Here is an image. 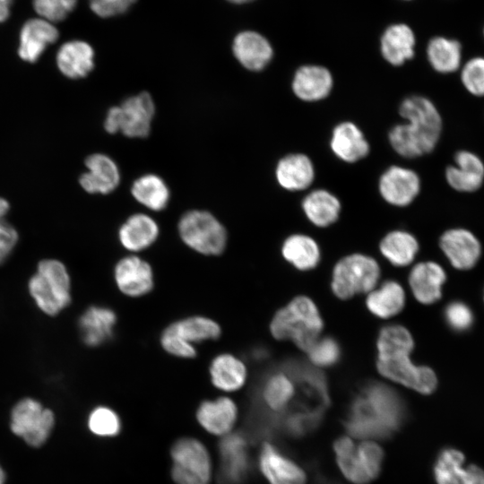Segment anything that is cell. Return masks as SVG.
I'll return each instance as SVG.
<instances>
[{
    "label": "cell",
    "instance_id": "cell-1",
    "mask_svg": "<svg viewBox=\"0 0 484 484\" xmlns=\"http://www.w3.org/2000/svg\"><path fill=\"white\" fill-rule=\"evenodd\" d=\"M405 417L402 398L390 387L372 383L352 401L344 426L354 436L382 439L397 431Z\"/></svg>",
    "mask_w": 484,
    "mask_h": 484
},
{
    "label": "cell",
    "instance_id": "cell-2",
    "mask_svg": "<svg viewBox=\"0 0 484 484\" xmlns=\"http://www.w3.org/2000/svg\"><path fill=\"white\" fill-rule=\"evenodd\" d=\"M414 340L400 324L383 327L376 341V368L385 378L422 394L432 393L437 385L436 375L427 366L415 365L411 359Z\"/></svg>",
    "mask_w": 484,
    "mask_h": 484
},
{
    "label": "cell",
    "instance_id": "cell-3",
    "mask_svg": "<svg viewBox=\"0 0 484 484\" xmlns=\"http://www.w3.org/2000/svg\"><path fill=\"white\" fill-rule=\"evenodd\" d=\"M399 114L406 123L389 131L393 149L405 158L431 152L442 132V118L435 105L426 97L413 95L402 101Z\"/></svg>",
    "mask_w": 484,
    "mask_h": 484
},
{
    "label": "cell",
    "instance_id": "cell-4",
    "mask_svg": "<svg viewBox=\"0 0 484 484\" xmlns=\"http://www.w3.org/2000/svg\"><path fill=\"white\" fill-rule=\"evenodd\" d=\"M323 327L316 305L306 296L294 298L274 314L270 323L273 338L291 341L306 352L320 338Z\"/></svg>",
    "mask_w": 484,
    "mask_h": 484
},
{
    "label": "cell",
    "instance_id": "cell-5",
    "mask_svg": "<svg viewBox=\"0 0 484 484\" xmlns=\"http://www.w3.org/2000/svg\"><path fill=\"white\" fill-rule=\"evenodd\" d=\"M29 292L38 307L56 315L72 300L71 278L65 265L56 259H44L28 283Z\"/></svg>",
    "mask_w": 484,
    "mask_h": 484
},
{
    "label": "cell",
    "instance_id": "cell-6",
    "mask_svg": "<svg viewBox=\"0 0 484 484\" xmlns=\"http://www.w3.org/2000/svg\"><path fill=\"white\" fill-rule=\"evenodd\" d=\"M177 231L181 241L202 255H220L228 245L225 227L206 211L192 210L185 212L179 219Z\"/></svg>",
    "mask_w": 484,
    "mask_h": 484
},
{
    "label": "cell",
    "instance_id": "cell-7",
    "mask_svg": "<svg viewBox=\"0 0 484 484\" xmlns=\"http://www.w3.org/2000/svg\"><path fill=\"white\" fill-rule=\"evenodd\" d=\"M333 449L341 471L352 483L367 484L379 475L384 453L376 443L356 444L342 436L335 441Z\"/></svg>",
    "mask_w": 484,
    "mask_h": 484
},
{
    "label": "cell",
    "instance_id": "cell-8",
    "mask_svg": "<svg viewBox=\"0 0 484 484\" xmlns=\"http://www.w3.org/2000/svg\"><path fill=\"white\" fill-rule=\"evenodd\" d=\"M380 267L371 256L353 254L341 259L334 266L331 288L341 299L368 293L376 287Z\"/></svg>",
    "mask_w": 484,
    "mask_h": 484
},
{
    "label": "cell",
    "instance_id": "cell-9",
    "mask_svg": "<svg viewBox=\"0 0 484 484\" xmlns=\"http://www.w3.org/2000/svg\"><path fill=\"white\" fill-rule=\"evenodd\" d=\"M155 113L151 96L145 91L125 99L108 109L104 128L109 134L122 133L131 138L146 137Z\"/></svg>",
    "mask_w": 484,
    "mask_h": 484
},
{
    "label": "cell",
    "instance_id": "cell-10",
    "mask_svg": "<svg viewBox=\"0 0 484 484\" xmlns=\"http://www.w3.org/2000/svg\"><path fill=\"white\" fill-rule=\"evenodd\" d=\"M171 477L176 484H210L212 466L205 445L194 437H181L171 446Z\"/></svg>",
    "mask_w": 484,
    "mask_h": 484
},
{
    "label": "cell",
    "instance_id": "cell-11",
    "mask_svg": "<svg viewBox=\"0 0 484 484\" xmlns=\"http://www.w3.org/2000/svg\"><path fill=\"white\" fill-rule=\"evenodd\" d=\"M54 425L53 411L32 398L22 399L11 412L13 433L33 447H39L48 440Z\"/></svg>",
    "mask_w": 484,
    "mask_h": 484
},
{
    "label": "cell",
    "instance_id": "cell-12",
    "mask_svg": "<svg viewBox=\"0 0 484 484\" xmlns=\"http://www.w3.org/2000/svg\"><path fill=\"white\" fill-rule=\"evenodd\" d=\"M113 279L117 290L132 298L150 294L155 286L151 264L135 254H128L117 261L113 269Z\"/></svg>",
    "mask_w": 484,
    "mask_h": 484
},
{
    "label": "cell",
    "instance_id": "cell-13",
    "mask_svg": "<svg viewBox=\"0 0 484 484\" xmlns=\"http://www.w3.org/2000/svg\"><path fill=\"white\" fill-rule=\"evenodd\" d=\"M220 484H241L248 476L250 459L244 435L230 432L219 444Z\"/></svg>",
    "mask_w": 484,
    "mask_h": 484
},
{
    "label": "cell",
    "instance_id": "cell-14",
    "mask_svg": "<svg viewBox=\"0 0 484 484\" xmlns=\"http://www.w3.org/2000/svg\"><path fill=\"white\" fill-rule=\"evenodd\" d=\"M443 253L453 267L470 270L479 262L481 245L476 236L465 229H451L443 233L439 240Z\"/></svg>",
    "mask_w": 484,
    "mask_h": 484
},
{
    "label": "cell",
    "instance_id": "cell-15",
    "mask_svg": "<svg viewBox=\"0 0 484 484\" xmlns=\"http://www.w3.org/2000/svg\"><path fill=\"white\" fill-rule=\"evenodd\" d=\"M378 186L381 196L388 203L406 206L419 194L420 179L412 169L392 166L382 174Z\"/></svg>",
    "mask_w": 484,
    "mask_h": 484
},
{
    "label": "cell",
    "instance_id": "cell-16",
    "mask_svg": "<svg viewBox=\"0 0 484 484\" xmlns=\"http://www.w3.org/2000/svg\"><path fill=\"white\" fill-rule=\"evenodd\" d=\"M117 324L116 311L103 305L88 307L78 321L81 338L85 345L91 348L109 341L114 337Z\"/></svg>",
    "mask_w": 484,
    "mask_h": 484
},
{
    "label": "cell",
    "instance_id": "cell-17",
    "mask_svg": "<svg viewBox=\"0 0 484 484\" xmlns=\"http://www.w3.org/2000/svg\"><path fill=\"white\" fill-rule=\"evenodd\" d=\"M416 35L406 22H397L385 26L380 35L379 47L383 58L393 66H401L415 56Z\"/></svg>",
    "mask_w": 484,
    "mask_h": 484
},
{
    "label": "cell",
    "instance_id": "cell-18",
    "mask_svg": "<svg viewBox=\"0 0 484 484\" xmlns=\"http://www.w3.org/2000/svg\"><path fill=\"white\" fill-rule=\"evenodd\" d=\"M238 406L229 396L203 401L195 412L200 426L208 433L223 436L230 432L238 419Z\"/></svg>",
    "mask_w": 484,
    "mask_h": 484
},
{
    "label": "cell",
    "instance_id": "cell-19",
    "mask_svg": "<svg viewBox=\"0 0 484 484\" xmlns=\"http://www.w3.org/2000/svg\"><path fill=\"white\" fill-rule=\"evenodd\" d=\"M259 468L270 484H306L304 471L270 443L262 446Z\"/></svg>",
    "mask_w": 484,
    "mask_h": 484
},
{
    "label": "cell",
    "instance_id": "cell-20",
    "mask_svg": "<svg viewBox=\"0 0 484 484\" xmlns=\"http://www.w3.org/2000/svg\"><path fill=\"white\" fill-rule=\"evenodd\" d=\"M464 464L462 452L448 448L437 457L434 473L437 484H484V471L480 467Z\"/></svg>",
    "mask_w": 484,
    "mask_h": 484
},
{
    "label": "cell",
    "instance_id": "cell-21",
    "mask_svg": "<svg viewBox=\"0 0 484 484\" xmlns=\"http://www.w3.org/2000/svg\"><path fill=\"white\" fill-rule=\"evenodd\" d=\"M160 227L157 221L145 213H134L119 227L117 238L121 246L129 254L141 253L150 248L158 239Z\"/></svg>",
    "mask_w": 484,
    "mask_h": 484
},
{
    "label": "cell",
    "instance_id": "cell-22",
    "mask_svg": "<svg viewBox=\"0 0 484 484\" xmlns=\"http://www.w3.org/2000/svg\"><path fill=\"white\" fill-rule=\"evenodd\" d=\"M88 171L79 179L81 186L89 194H107L120 182V172L116 162L108 155L94 153L85 160Z\"/></svg>",
    "mask_w": 484,
    "mask_h": 484
},
{
    "label": "cell",
    "instance_id": "cell-23",
    "mask_svg": "<svg viewBox=\"0 0 484 484\" xmlns=\"http://www.w3.org/2000/svg\"><path fill=\"white\" fill-rule=\"evenodd\" d=\"M446 281L443 267L436 262L418 263L409 274V284L414 298L423 305H431L442 297Z\"/></svg>",
    "mask_w": 484,
    "mask_h": 484
},
{
    "label": "cell",
    "instance_id": "cell-24",
    "mask_svg": "<svg viewBox=\"0 0 484 484\" xmlns=\"http://www.w3.org/2000/svg\"><path fill=\"white\" fill-rule=\"evenodd\" d=\"M232 51L242 66L255 72L265 68L273 57L271 42L254 30L238 33L233 40Z\"/></svg>",
    "mask_w": 484,
    "mask_h": 484
},
{
    "label": "cell",
    "instance_id": "cell-25",
    "mask_svg": "<svg viewBox=\"0 0 484 484\" xmlns=\"http://www.w3.org/2000/svg\"><path fill=\"white\" fill-rule=\"evenodd\" d=\"M212 385L225 393L240 390L247 379V367L244 360L231 352L216 354L208 367Z\"/></svg>",
    "mask_w": 484,
    "mask_h": 484
},
{
    "label": "cell",
    "instance_id": "cell-26",
    "mask_svg": "<svg viewBox=\"0 0 484 484\" xmlns=\"http://www.w3.org/2000/svg\"><path fill=\"white\" fill-rule=\"evenodd\" d=\"M331 72L319 65H304L297 69L292 81L295 95L304 101H317L326 98L333 88Z\"/></svg>",
    "mask_w": 484,
    "mask_h": 484
},
{
    "label": "cell",
    "instance_id": "cell-27",
    "mask_svg": "<svg viewBox=\"0 0 484 484\" xmlns=\"http://www.w3.org/2000/svg\"><path fill=\"white\" fill-rule=\"evenodd\" d=\"M454 166L447 167L445 178L449 186L459 192H474L484 180V164L475 153L460 151L454 156Z\"/></svg>",
    "mask_w": 484,
    "mask_h": 484
},
{
    "label": "cell",
    "instance_id": "cell-28",
    "mask_svg": "<svg viewBox=\"0 0 484 484\" xmlns=\"http://www.w3.org/2000/svg\"><path fill=\"white\" fill-rule=\"evenodd\" d=\"M57 38L58 30L50 22L42 18L29 20L21 30L18 55L22 60L34 63Z\"/></svg>",
    "mask_w": 484,
    "mask_h": 484
},
{
    "label": "cell",
    "instance_id": "cell-29",
    "mask_svg": "<svg viewBox=\"0 0 484 484\" xmlns=\"http://www.w3.org/2000/svg\"><path fill=\"white\" fill-rule=\"evenodd\" d=\"M330 145L340 160L350 163L362 160L369 152V144L362 131L352 122H342L334 127Z\"/></svg>",
    "mask_w": 484,
    "mask_h": 484
},
{
    "label": "cell",
    "instance_id": "cell-30",
    "mask_svg": "<svg viewBox=\"0 0 484 484\" xmlns=\"http://www.w3.org/2000/svg\"><path fill=\"white\" fill-rule=\"evenodd\" d=\"M275 177L279 185L290 191L307 188L315 178L311 160L303 153H292L278 161Z\"/></svg>",
    "mask_w": 484,
    "mask_h": 484
},
{
    "label": "cell",
    "instance_id": "cell-31",
    "mask_svg": "<svg viewBox=\"0 0 484 484\" xmlns=\"http://www.w3.org/2000/svg\"><path fill=\"white\" fill-rule=\"evenodd\" d=\"M56 65L59 71L67 78L85 77L94 67V51L84 41H68L58 49Z\"/></svg>",
    "mask_w": 484,
    "mask_h": 484
},
{
    "label": "cell",
    "instance_id": "cell-32",
    "mask_svg": "<svg viewBox=\"0 0 484 484\" xmlns=\"http://www.w3.org/2000/svg\"><path fill=\"white\" fill-rule=\"evenodd\" d=\"M168 326L185 341L197 346L216 341L222 333L220 324L212 317L192 315L171 322Z\"/></svg>",
    "mask_w": 484,
    "mask_h": 484
},
{
    "label": "cell",
    "instance_id": "cell-33",
    "mask_svg": "<svg viewBox=\"0 0 484 484\" xmlns=\"http://www.w3.org/2000/svg\"><path fill=\"white\" fill-rule=\"evenodd\" d=\"M367 309L379 318L387 319L400 313L405 305L403 288L394 281H386L367 293Z\"/></svg>",
    "mask_w": 484,
    "mask_h": 484
},
{
    "label": "cell",
    "instance_id": "cell-34",
    "mask_svg": "<svg viewBox=\"0 0 484 484\" xmlns=\"http://www.w3.org/2000/svg\"><path fill=\"white\" fill-rule=\"evenodd\" d=\"M307 218L317 227H327L334 223L341 212L339 199L331 192L316 189L310 192L302 201Z\"/></svg>",
    "mask_w": 484,
    "mask_h": 484
},
{
    "label": "cell",
    "instance_id": "cell-35",
    "mask_svg": "<svg viewBox=\"0 0 484 484\" xmlns=\"http://www.w3.org/2000/svg\"><path fill=\"white\" fill-rule=\"evenodd\" d=\"M281 254L286 261L301 271L314 269L321 257L317 243L303 234L287 238L282 244Z\"/></svg>",
    "mask_w": 484,
    "mask_h": 484
},
{
    "label": "cell",
    "instance_id": "cell-36",
    "mask_svg": "<svg viewBox=\"0 0 484 484\" xmlns=\"http://www.w3.org/2000/svg\"><path fill=\"white\" fill-rule=\"evenodd\" d=\"M426 52L430 65L438 73H453L460 66L462 47L455 39L436 36L428 40Z\"/></svg>",
    "mask_w": 484,
    "mask_h": 484
},
{
    "label": "cell",
    "instance_id": "cell-37",
    "mask_svg": "<svg viewBox=\"0 0 484 484\" xmlns=\"http://www.w3.org/2000/svg\"><path fill=\"white\" fill-rule=\"evenodd\" d=\"M382 255L395 266H407L413 262L419 251V243L411 233L393 230L380 242Z\"/></svg>",
    "mask_w": 484,
    "mask_h": 484
},
{
    "label": "cell",
    "instance_id": "cell-38",
    "mask_svg": "<svg viewBox=\"0 0 484 484\" xmlns=\"http://www.w3.org/2000/svg\"><path fill=\"white\" fill-rule=\"evenodd\" d=\"M134 199L154 212L166 208L169 200V190L161 177L148 174L137 178L131 188Z\"/></svg>",
    "mask_w": 484,
    "mask_h": 484
},
{
    "label": "cell",
    "instance_id": "cell-39",
    "mask_svg": "<svg viewBox=\"0 0 484 484\" xmlns=\"http://www.w3.org/2000/svg\"><path fill=\"white\" fill-rule=\"evenodd\" d=\"M294 395V382L282 372L269 376L262 386V398L265 405L275 412L284 410Z\"/></svg>",
    "mask_w": 484,
    "mask_h": 484
},
{
    "label": "cell",
    "instance_id": "cell-40",
    "mask_svg": "<svg viewBox=\"0 0 484 484\" xmlns=\"http://www.w3.org/2000/svg\"><path fill=\"white\" fill-rule=\"evenodd\" d=\"M88 428L96 436H115L121 430V420L113 409L108 406H98L89 415Z\"/></svg>",
    "mask_w": 484,
    "mask_h": 484
},
{
    "label": "cell",
    "instance_id": "cell-41",
    "mask_svg": "<svg viewBox=\"0 0 484 484\" xmlns=\"http://www.w3.org/2000/svg\"><path fill=\"white\" fill-rule=\"evenodd\" d=\"M160 345L168 354L183 359H191L197 356V347L185 341L168 325L160 335Z\"/></svg>",
    "mask_w": 484,
    "mask_h": 484
},
{
    "label": "cell",
    "instance_id": "cell-42",
    "mask_svg": "<svg viewBox=\"0 0 484 484\" xmlns=\"http://www.w3.org/2000/svg\"><path fill=\"white\" fill-rule=\"evenodd\" d=\"M310 361L318 367H330L340 358V347L330 337L319 338L307 351Z\"/></svg>",
    "mask_w": 484,
    "mask_h": 484
},
{
    "label": "cell",
    "instance_id": "cell-43",
    "mask_svg": "<svg viewBox=\"0 0 484 484\" xmlns=\"http://www.w3.org/2000/svg\"><path fill=\"white\" fill-rule=\"evenodd\" d=\"M461 80L470 93L484 96V57L470 59L462 69Z\"/></svg>",
    "mask_w": 484,
    "mask_h": 484
},
{
    "label": "cell",
    "instance_id": "cell-44",
    "mask_svg": "<svg viewBox=\"0 0 484 484\" xmlns=\"http://www.w3.org/2000/svg\"><path fill=\"white\" fill-rule=\"evenodd\" d=\"M78 0H33L37 13L50 22L63 21L74 9Z\"/></svg>",
    "mask_w": 484,
    "mask_h": 484
},
{
    "label": "cell",
    "instance_id": "cell-45",
    "mask_svg": "<svg viewBox=\"0 0 484 484\" xmlns=\"http://www.w3.org/2000/svg\"><path fill=\"white\" fill-rule=\"evenodd\" d=\"M445 317L449 326L455 331H465L473 323L471 309L461 301H454L448 304L445 310Z\"/></svg>",
    "mask_w": 484,
    "mask_h": 484
},
{
    "label": "cell",
    "instance_id": "cell-46",
    "mask_svg": "<svg viewBox=\"0 0 484 484\" xmlns=\"http://www.w3.org/2000/svg\"><path fill=\"white\" fill-rule=\"evenodd\" d=\"M134 2L135 0H89L92 12L104 18L125 13Z\"/></svg>",
    "mask_w": 484,
    "mask_h": 484
},
{
    "label": "cell",
    "instance_id": "cell-47",
    "mask_svg": "<svg viewBox=\"0 0 484 484\" xmlns=\"http://www.w3.org/2000/svg\"><path fill=\"white\" fill-rule=\"evenodd\" d=\"M18 232L4 219L0 220V264L11 255L18 242Z\"/></svg>",
    "mask_w": 484,
    "mask_h": 484
},
{
    "label": "cell",
    "instance_id": "cell-48",
    "mask_svg": "<svg viewBox=\"0 0 484 484\" xmlns=\"http://www.w3.org/2000/svg\"><path fill=\"white\" fill-rule=\"evenodd\" d=\"M12 2L13 0H0V22L8 18Z\"/></svg>",
    "mask_w": 484,
    "mask_h": 484
},
{
    "label": "cell",
    "instance_id": "cell-49",
    "mask_svg": "<svg viewBox=\"0 0 484 484\" xmlns=\"http://www.w3.org/2000/svg\"><path fill=\"white\" fill-rule=\"evenodd\" d=\"M10 205L7 200L0 197V220H4L9 211Z\"/></svg>",
    "mask_w": 484,
    "mask_h": 484
},
{
    "label": "cell",
    "instance_id": "cell-50",
    "mask_svg": "<svg viewBox=\"0 0 484 484\" xmlns=\"http://www.w3.org/2000/svg\"><path fill=\"white\" fill-rule=\"evenodd\" d=\"M315 484H339V483H337L335 481H333V480H329L324 479V478H319L316 480Z\"/></svg>",
    "mask_w": 484,
    "mask_h": 484
},
{
    "label": "cell",
    "instance_id": "cell-51",
    "mask_svg": "<svg viewBox=\"0 0 484 484\" xmlns=\"http://www.w3.org/2000/svg\"><path fill=\"white\" fill-rule=\"evenodd\" d=\"M4 482H5V473L0 465V484H4Z\"/></svg>",
    "mask_w": 484,
    "mask_h": 484
},
{
    "label": "cell",
    "instance_id": "cell-52",
    "mask_svg": "<svg viewBox=\"0 0 484 484\" xmlns=\"http://www.w3.org/2000/svg\"><path fill=\"white\" fill-rule=\"evenodd\" d=\"M227 1H229V2L234 3V4H246V3L252 2L254 0H227Z\"/></svg>",
    "mask_w": 484,
    "mask_h": 484
},
{
    "label": "cell",
    "instance_id": "cell-53",
    "mask_svg": "<svg viewBox=\"0 0 484 484\" xmlns=\"http://www.w3.org/2000/svg\"><path fill=\"white\" fill-rule=\"evenodd\" d=\"M397 1L407 3V2H411V1H412V0H397Z\"/></svg>",
    "mask_w": 484,
    "mask_h": 484
}]
</instances>
